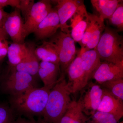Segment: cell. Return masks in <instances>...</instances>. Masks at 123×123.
<instances>
[{"instance_id":"cell-1","label":"cell","mask_w":123,"mask_h":123,"mask_svg":"<svg viewBox=\"0 0 123 123\" xmlns=\"http://www.w3.org/2000/svg\"><path fill=\"white\" fill-rule=\"evenodd\" d=\"M71 93L65 75H61L58 81L50 90L43 116L47 123H60L69 104Z\"/></svg>"},{"instance_id":"cell-2","label":"cell","mask_w":123,"mask_h":123,"mask_svg":"<svg viewBox=\"0 0 123 123\" xmlns=\"http://www.w3.org/2000/svg\"><path fill=\"white\" fill-rule=\"evenodd\" d=\"M50 90L35 87L17 96L11 97L12 108L27 116H43Z\"/></svg>"},{"instance_id":"cell-3","label":"cell","mask_w":123,"mask_h":123,"mask_svg":"<svg viewBox=\"0 0 123 123\" xmlns=\"http://www.w3.org/2000/svg\"><path fill=\"white\" fill-rule=\"evenodd\" d=\"M100 60L117 63L123 61V36L117 30L106 27L95 49Z\"/></svg>"},{"instance_id":"cell-4","label":"cell","mask_w":123,"mask_h":123,"mask_svg":"<svg viewBox=\"0 0 123 123\" xmlns=\"http://www.w3.org/2000/svg\"><path fill=\"white\" fill-rule=\"evenodd\" d=\"M35 78L10 66L3 77L1 84L4 92L14 97L35 87Z\"/></svg>"},{"instance_id":"cell-5","label":"cell","mask_w":123,"mask_h":123,"mask_svg":"<svg viewBox=\"0 0 123 123\" xmlns=\"http://www.w3.org/2000/svg\"><path fill=\"white\" fill-rule=\"evenodd\" d=\"M49 42L53 43L56 47L59 59L61 74H65L68 66L77 54L75 42L70 34L61 30L50 38Z\"/></svg>"},{"instance_id":"cell-6","label":"cell","mask_w":123,"mask_h":123,"mask_svg":"<svg viewBox=\"0 0 123 123\" xmlns=\"http://www.w3.org/2000/svg\"><path fill=\"white\" fill-rule=\"evenodd\" d=\"M53 9L51 1L49 0H40L34 3L25 19L24 29L26 37L34 33L40 23Z\"/></svg>"},{"instance_id":"cell-7","label":"cell","mask_w":123,"mask_h":123,"mask_svg":"<svg viewBox=\"0 0 123 123\" xmlns=\"http://www.w3.org/2000/svg\"><path fill=\"white\" fill-rule=\"evenodd\" d=\"M24 23L18 9L15 8V10L8 13L2 28L9 36L13 43H24L26 37Z\"/></svg>"},{"instance_id":"cell-8","label":"cell","mask_w":123,"mask_h":123,"mask_svg":"<svg viewBox=\"0 0 123 123\" xmlns=\"http://www.w3.org/2000/svg\"><path fill=\"white\" fill-rule=\"evenodd\" d=\"M103 94V89L99 85L94 84L91 85L82 94L78 101L86 115L92 116L97 111Z\"/></svg>"},{"instance_id":"cell-9","label":"cell","mask_w":123,"mask_h":123,"mask_svg":"<svg viewBox=\"0 0 123 123\" xmlns=\"http://www.w3.org/2000/svg\"><path fill=\"white\" fill-rule=\"evenodd\" d=\"M68 81L67 84L71 93H75L86 86L85 76L82 65L80 51L68 66L66 73Z\"/></svg>"},{"instance_id":"cell-10","label":"cell","mask_w":123,"mask_h":123,"mask_svg":"<svg viewBox=\"0 0 123 123\" xmlns=\"http://www.w3.org/2000/svg\"><path fill=\"white\" fill-rule=\"evenodd\" d=\"M98 84L123 78V61L117 63L104 61L101 62L92 75Z\"/></svg>"},{"instance_id":"cell-11","label":"cell","mask_w":123,"mask_h":123,"mask_svg":"<svg viewBox=\"0 0 123 123\" xmlns=\"http://www.w3.org/2000/svg\"><path fill=\"white\" fill-rule=\"evenodd\" d=\"M56 9L57 11L60 23V30L70 34L69 26L67 22L75 13L83 1L77 0H57Z\"/></svg>"},{"instance_id":"cell-12","label":"cell","mask_w":123,"mask_h":123,"mask_svg":"<svg viewBox=\"0 0 123 123\" xmlns=\"http://www.w3.org/2000/svg\"><path fill=\"white\" fill-rule=\"evenodd\" d=\"M88 18L89 13L83 2L70 19V34L75 42L79 43L81 41L88 24Z\"/></svg>"},{"instance_id":"cell-13","label":"cell","mask_w":123,"mask_h":123,"mask_svg":"<svg viewBox=\"0 0 123 123\" xmlns=\"http://www.w3.org/2000/svg\"><path fill=\"white\" fill-rule=\"evenodd\" d=\"M59 29L60 20L57 11L53 8L40 23L34 33L37 40H43L52 37Z\"/></svg>"},{"instance_id":"cell-14","label":"cell","mask_w":123,"mask_h":123,"mask_svg":"<svg viewBox=\"0 0 123 123\" xmlns=\"http://www.w3.org/2000/svg\"><path fill=\"white\" fill-rule=\"evenodd\" d=\"M97 111L114 115L119 120L123 116V101L115 97L105 89Z\"/></svg>"},{"instance_id":"cell-15","label":"cell","mask_w":123,"mask_h":123,"mask_svg":"<svg viewBox=\"0 0 123 123\" xmlns=\"http://www.w3.org/2000/svg\"><path fill=\"white\" fill-rule=\"evenodd\" d=\"M38 76L43 81V86L51 90L60 77L59 65L41 61L39 63Z\"/></svg>"},{"instance_id":"cell-16","label":"cell","mask_w":123,"mask_h":123,"mask_svg":"<svg viewBox=\"0 0 123 123\" xmlns=\"http://www.w3.org/2000/svg\"><path fill=\"white\" fill-rule=\"evenodd\" d=\"M27 44L28 52L25 58L18 65L14 67L15 70L26 73L36 78L38 76L39 60L36 55L35 44L30 43Z\"/></svg>"},{"instance_id":"cell-17","label":"cell","mask_w":123,"mask_h":123,"mask_svg":"<svg viewBox=\"0 0 123 123\" xmlns=\"http://www.w3.org/2000/svg\"><path fill=\"white\" fill-rule=\"evenodd\" d=\"M80 51L82 65L85 72V83L86 86L101 62L99 55L95 49L84 52L80 50Z\"/></svg>"},{"instance_id":"cell-18","label":"cell","mask_w":123,"mask_h":123,"mask_svg":"<svg viewBox=\"0 0 123 123\" xmlns=\"http://www.w3.org/2000/svg\"><path fill=\"white\" fill-rule=\"evenodd\" d=\"M35 52L39 60L59 65L57 48L53 43L43 40L41 45L36 47Z\"/></svg>"},{"instance_id":"cell-19","label":"cell","mask_w":123,"mask_h":123,"mask_svg":"<svg viewBox=\"0 0 123 123\" xmlns=\"http://www.w3.org/2000/svg\"><path fill=\"white\" fill-rule=\"evenodd\" d=\"M88 120L82 112L79 101L71 102L60 123H86Z\"/></svg>"},{"instance_id":"cell-20","label":"cell","mask_w":123,"mask_h":123,"mask_svg":"<svg viewBox=\"0 0 123 123\" xmlns=\"http://www.w3.org/2000/svg\"><path fill=\"white\" fill-rule=\"evenodd\" d=\"M94 8L102 20L108 19L123 0H91Z\"/></svg>"},{"instance_id":"cell-21","label":"cell","mask_w":123,"mask_h":123,"mask_svg":"<svg viewBox=\"0 0 123 123\" xmlns=\"http://www.w3.org/2000/svg\"><path fill=\"white\" fill-rule=\"evenodd\" d=\"M28 52L27 44L25 43H13L9 46L7 52L8 60L10 67H14L25 58Z\"/></svg>"},{"instance_id":"cell-22","label":"cell","mask_w":123,"mask_h":123,"mask_svg":"<svg viewBox=\"0 0 123 123\" xmlns=\"http://www.w3.org/2000/svg\"><path fill=\"white\" fill-rule=\"evenodd\" d=\"M106 27L104 20L97 15L94 28L90 38L85 48L81 49L80 50L84 52L95 49Z\"/></svg>"},{"instance_id":"cell-23","label":"cell","mask_w":123,"mask_h":123,"mask_svg":"<svg viewBox=\"0 0 123 123\" xmlns=\"http://www.w3.org/2000/svg\"><path fill=\"white\" fill-rule=\"evenodd\" d=\"M101 85L115 97L123 101V78L109 81Z\"/></svg>"},{"instance_id":"cell-24","label":"cell","mask_w":123,"mask_h":123,"mask_svg":"<svg viewBox=\"0 0 123 123\" xmlns=\"http://www.w3.org/2000/svg\"><path fill=\"white\" fill-rule=\"evenodd\" d=\"M110 24L115 27L118 31L123 30V1L119 5L117 8L108 19Z\"/></svg>"},{"instance_id":"cell-25","label":"cell","mask_w":123,"mask_h":123,"mask_svg":"<svg viewBox=\"0 0 123 123\" xmlns=\"http://www.w3.org/2000/svg\"><path fill=\"white\" fill-rule=\"evenodd\" d=\"M97 15L94 14L89 13V18L87 26L81 41L79 43L81 47V49L85 48L90 38L94 28Z\"/></svg>"},{"instance_id":"cell-26","label":"cell","mask_w":123,"mask_h":123,"mask_svg":"<svg viewBox=\"0 0 123 123\" xmlns=\"http://www.w3.org/2000/svg\"><path fill=\"white\" fill-rule=\"evenodd\" d=\"M91 117L90 123H117L119 121L111 114L98 111Z\"/></svg>"},{"instance_id":"cell-27","label":"cell","mask_w":123,"mask_h":123,"mask_svg":"<svg viewBox=\"0 0 123 123\" xmlns=\"http://www.w3.org/2000/svg\"><path fill=\"white\" fill-rule=\"evenodd\" d=\"M15 120L12 109L0 103V123H14Z\"/></svg>"},{"instance_id":"cell-28","label":"cell","mask_w":123,"mask_h":123,"mask_svg":"<svg viewBox=\"0 0 123 123\" xmlns=\"http://www.w3.org/2000/svg\"><path fill=\"white\" fill-rule=\"evenodd\" d=\"M34 3V0H20L19 10L25 19Z\"/></svg>"},{"instance_id":"cell-29","label":"cell","mask_w":123,"mask_h":123,"mask_svg":"<svg viewBox=\"0 0 123 123\" xmlns=\"http://www.w3.org/2000/svg\"><path fill=\"white\" fill-rule=\"evenodd\" d=\"M8 6L19 9L20 0H0V9H3Z\"/></svg>"},{"instance_id":"cell-30","label":"cell","mask_w":123,"mask_h":123,"mask_svg":"<svg viewBox=\"0 0 123 123\" xmlns=\"http://www.w3.org/2000/svg\"><path fill=\"white\" fill-rule=\"evenodd\" d=\"M7 40H0V57H5L7 55L9 47Z\"/></svg>"},{"instance_id":"cell-31","label":"cell","mask_w":123,"mask_h":123,"mask_svg":"<svg viewBox=\"0 0 123 123\" xmlns=\"http://www.w3.org/2000/svg\"><path fill=\"white\" fill-rule=\"evenodd\" d=\"M8 14L3 9H0V28H2L5 19Z\"/></svg>"},{"instance_id":"cell-32","label":"cell","mask_w":123,"mask_h":123,"mask_svg":"<svg viewBox=\"0 0 123 123\" xmlns=\"http://www.w3.org/2000/svg\"><path fill=\"white\" fill-rule=\"evenodd\" d=\"M8 35L3 28L0 29V40H7Z\"/></svg>"},{"instance_id":"cell-33","label":"cell","mask_w":123,"mask_h":123,"mask_svg":"<svg viewBox=\"0 0 123 123\" xmlns=\"http://www.w3.org/2000/svg\"><path fill=\"white\" fill-rule=\"evenodd\" d=\"M14 123H35L32 121L27 120L24 118H19L15 120Z\"/></svg>"},{"instance_id":"cell-34","label":"cell","mask_w":123,"mask_h":123,"mask_svg":"<svg viewBox=\"0 0 123 123\" xmlns=\"http://www.w3.org/2000/svg\"><path fill=\"white\" fill-rule=\"evenodd\" d=\"M4 58V57H0V66L1 64L2 63V62Z\"/></svg>"},{"instance_id":"cell-35","label":"cell","mask_w":123,"mask_h":123,"mask_svg":"<svg viewBox=\"0 0 123 123\" xmlns=\"http://www.w3.org/2000/svg\"><path fill=\"white\" fill-rule=\"evenodd\" d=\"M123 123V122H121V123Z\"/></svg>"},{"instance_id":"cell-36","label":"cell","mask_w":123,"mask_h":123,"mask_svg":"<svg viewBox=\"0 0 123 123\" xmlns=\"http://www.w3.org/2000/svg\"></svg>"}]
</instances>
